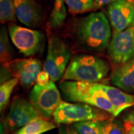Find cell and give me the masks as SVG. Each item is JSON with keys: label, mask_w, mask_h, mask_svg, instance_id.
Instances as JSON below:
<instances>
[{"label": "cell", "mask_w": 134, "mask_h": 134, "mask_svg": "<svg viewBox=\"0 0 134 134\" xmlns=\"http://www.w3.org/2000/svg\"><path fill=\"white\" fill-rule=\"evenodd\" d=\"M73 33L82 47L97 53L108 48L113 36L109 21L101 12L92 13L77 21Z\"/></svg>", "instance_id": "cell-1"}, {"label": "cell", "mask_w": 134, "mask_h": 134, "mask_svg": "<svg viewBox=\"0 0 134 134\" xmlns=\"http://www.w3.org/2000/svg\"><path fill=\"white\" fill-rule=\"evenodd\" d=\"M60 89L65 99L68 101L93 105L108 112L113 117L120 113L101 90L99 83L64 81L60 84Z\"/></svg>", "instance_id": "cell-2"}, {"label": "cell", "mask_w": 134, "mask_h": 134, "mask_svg": "<svg viewBox=\"0 0 134 134\" xmlns=\"http://www.w3.org/2000/svg\"><path fill=\"white\" fill-rule=\"evenodd\" d=\"M110 65L96 55H75L70 62L62 77L64 81L98 83L108 76Z\"/></svg>", "instance_id": "cell-3"}, {"label": "cell", "mask_w": 134, "mask_h": 134, "mask_svg": "<svg viewBox=\"0 0 134 134\" xmlns=\"http://www.w3.org/2000/svg\"><path fill=\"white\" fill-rule=\"evenodd\" d=\"M110 115L108 112L88 104L62 101L53 116L55 122L60 125L93 120L105 121L110 119Z\"/></svg>", "instance_id": "cell-4"}, {"label": "cell", "mask_w": 134, "mask_h": 134, "mask_svg": "<svg viewBox=\"0 0 134 134\" xmlns=\"http://www.w3.org/2000/svg\"><path fill=\"white\" fill-rule=\"evenodd\" d=\"M70 57L71 50L68 43L61 37L50 35L43 70L49 75L52 81H57L62 78Z\"/></svg>", "instance_id": "cell-5"}, {"label": "cell", "mask_w": 134, "mask_h": 134, "mask_svg": "<svg viewBox=\"0 0 134 134\" xmlns=\"http://www.w3.org/2000/svg\"><path fill=\"white\" fill-rule=\"evenodd\" d=\"M30 102L43 118H48L62 101L59 90L54 82L50 80L45 85H34L29 94Z\"/></svg>", "instance_id": "cell-6"}, {"label": "cell", "mask_w": 134, "mask_h": 134, "mask_svg": "<svg viewBox=\"0 0 134 134\" xmlns=\"http://www.w3.org/2000/svg\"><path fill=\"white\" fill-rule=\"evenodd\" d=\"M8 32L13 44L25 56H31L37 52L45 40L44 35L40 31L13 23L8 25Z\"/></svg>", "instance_id": "cell-7"}, {"label": "cell", "mask_w": 134, "mask_h": 134, "mask_svg": "<svg viewBox=\"0 0 134 134\" xmlns=\"http://www.w3.org/2000/svg\"><path fill=\"white\" fill-rule=\"evenodd\" d=\"M109 56L115 65H121L134 57V24L113 35L108 48Z\"/></svg>", "instance_id": "cell-8"}, {"label": "cell", "mask_w": 134, "mask_h": 134, "mask_svg": "<svg viewBox=\"0 0 134 134\" xmlns=\"http://www.w3.org/2000/svg\"><path fill=\"white\" fill-rule=\"evenodd\" d=\"M105 12L113 35L134 24V0H119L110 3L107 5Z\"/></svg>", "instance_id": "cell-9"}, {"label": "cell", "mask_w": 134, "mask_h": 134, "mask_svg": "<svg viewBox=\"0 0 134 134\" xmlns=\"http://www.w3.org/2000/svg\"><path fill=\"white\" fill-rule=\"evenodd\" d=\"M41 115L31 102L16 96L13 99L11 108L4 120L6 129L14 130L21 128Z\"/></svg>", "instance_id": "cell-10"}, {"label": "cell", "mask_w": 134, "mask_h": 134, "mask_svg": "<svg viewBox=\"0 0 134 134\" xmlns=\"http://www.w3.org/2000/svg\"><path fill=\"white\" fill-rule=\"evenodd\" d=\"M14 78L19 80L24 89H29L36 83L38 75L42 71V63L37 58L16 59L9 62Z\"/></svg>", "instance_id": "cell-11"}, {"label": "cell", "mask_w": 134, "mask_h": 134, "mask_svg": "<svg viewBox=\"0 0 134 134\" xmlns=\"http://www.w3.org/2000/svg\"><path fill=\"white\" fill-rule=\"evenodd\" d=\"M16 18L27 27L36 28L42 24L44 11L36 0H13Z\"/></svg>", "instance_id": "cell-12"}, {"label": "cell", "mask_w": 134, "mask_h": 134, "mask_svg": "<svg viewBox=\"0 0 134 134\" xmlns=\"http://www.w3.org/2000/svg\"><path fill=\"white\" fill-rule=\"evenodd\" d=\"M111 83L128 93H134V57L123 64L116 65L110 76Z\"/></svg>", "instance_id": "cell-13"}, {"label": "cell", "mask_w": 134, "mask_h": 134, "mask_svg": "<svg viewBox=\"0 0 134 134\" xmlns=\"http://www.w3.org/2000/svg\"><path fill=\"white\" fill-rule=\"evenodd\" d=\"M99 85L110 103L118 109L120 113L134 105V95L129 94L118 88L101 83H99Z\"/></svg>", "instance_id": "cell-14"}, {"label": "cell", "mask_w": 134, "mask_h": 134, "mask_svg": "<svg viewBox=\"0 0 134 134\" xmlns=\"http://www.w3.org/2000/svg\"><path fill=\"white\" fill-rule=\"evenodd\" d=\"M65 4V0L54 1L52 11L47 23V26L50 29H58L63 24L67 15Z\"/></svg>", "instance_id": "cell-15"}, {"label": "cell", "mask_w": 134, "mask_h": 134, "mask_svg": "<svg viewBox=\"0 0 134 134\" xmlns=\"http://www.w3.org/2000/svg\"><path fill=\"white\" fill-rule=\"evenodd\" d=\"M56 127L55 124L41 116L20 128L16 134H42Z\"/></svg>", "instance_id": "cell-16"}, {"label": "cell", "mask_w": 134, "mask_h": 134, "mask_svg": "<svg viewBox=\"0 0 134 134\" xmlns=\"http://www.w3.org/2000/svg\"><path fill=\"white\" fill-rule=\"evenodd\" d=\"M13 48L10 43L8 30L5 26L0 31V60L1 63H9L13 60Z\"/></svg>", "instance_id": "cell-17"}, {"label": "cell", "mask_w": 134, "mask_h": 134, "mask_svg": "<svg viewBox=\"0 0 134 134\" xmlns=\"http://www.w3.org/2000/svg\"><path fill=\"white\" fill-rule=\"evenodd\" d=\"M104 121L87 120L73 124V127L79 134H102Z\"/></svg>", "instance_id": "cell-18"}, {"label": "cell", "mask_w": 134, "mask_h": 134, "mask_svg": "<svg viewBox=\"0 0 134 134\" xmlns=\"http://www.w3.org/2000/svg\"><path fill=\"white\" fill-rule=\"evenodd\" d=\"M65 3L72 14H82L96 9L94 0H65Z\"/></svg>", "instance_id": "cell-19"}, {"label": "cell", "mask_w": 134, "mask_h": 134, "mask_svg": "<svg viewBox=\"0 0 134 134\" xmlns=\"http://www.w3.org/2000/svg\"><path fill=\"white\" fill-rule=\"evenodd\" d=\"M0 21L1 23H15L16 21L13 0H0Z\"/></svg>", "instance_id": "cell-20"}, {"label": "cell", "mask_w": 134, "mask_h": 134, "mask_svg": "<svg viewBox=\"0 0 134 134\" xmlns=\"http://www.w3.org/2000/svg\"><path fill=\"white\" fill-rule=\"evenodd\" d=\"M18 82L19 81L18 78H13L12 79L1 84V86H0V110L1 112L4 110L7 105L11 93Z\"/></svg>", "instance_id": "cell-21"}, {"label": "cell", "mask_w": 134, "mask_h": 134, "mask_svg": "<svg viewBox=\"0 0 134 134\" xmlns=\"http://www.w3.org/2000/svg\"><path fill=\"white\" fill-rule=\"evenodd\" d=\"M102 134H125L124 124L112 119L103 122Z\"/></svg>", "instance_id": "cell-22"}, {"label": "cell", "mask_w": 134, "mask_h": 134, "mask_svg": "<svg viewBox=\"0 0 134 134\" xmlns=\"http://www.w3.org/2000/svg\"><path fill=\"white\" fill-rule=\"evenodd\" d=\"M13 73L9 63H1V84L12 79Z\"/></svg>", "instance_id": "cell-23"}, {"label": "cell", "mask_w": 134, "mask_h": 134, "mask_svg": "<svg viewBox=\"0 0 134 134\" xmlns=\"http://www.w3.org/2000/svg\"><path fill=\"white\" fill-rule=\"evenodd\" d=\"M50 77L49 75L48 74L45 70L41 71L39 75H38L37 79L36 81V84L40 85H45L48 83H49L50 81Z\"/></svg>", "instance_id": "cell-24"}, {"label": "cell", "mask_w": 134, "mask_h": 134, "mask_svg": "<svg viewBox=\"0 0 134 134\" xmlns=\"http://www.w3.org/2000/svg\"><path fill=\"white\" fill-rule=\"evenodd\" d=\"M60 134H79L73 127L62 126L60 127Z\"/></svg>", "instance_id": "cell-25"}, {"label": "cell", "mask_w": 134, "mask_h": 134, "mask_svg": "<svg viewBox=\"0 0 134 134\" xmlns=\"http://www.w3.org/2000/svg\"><path fill=\"white\" fill-rule=\"evenodd\" d=\"M123 121L124 123L130 124L134 125V109L124 117Z\"/></svg>", "instance_id": "cell-26"}, {"label": "cell", "mask_w": 134, "mask_h": 134, "mask_svg": "<svg viewBox=\"0 0 134 134\" xmlns=\"http://www.w3.org/2000/svg\"><path fill=\"white\" fill-rule=\"evenodd\" d=\"M94 1L96 9V8H100L102 6H105V5H108L110 3L115 2V1H119V0H94Z\"/></svg>", "instance_id": "cell-27"}, {"label": "cell", "mask_w": 134, "mask_h": 134, "mask_svg": "<svg viewBox=\"0 0 134 134\" xmlns=\"http://www.w3.org/2000/svg\"><path fill=\"white\" fill-rule=\"evenodd\" d=\"M125 134H134V125L124 123Z\"/></svg>", "instance_id": "cell-28"}]
</instances>
